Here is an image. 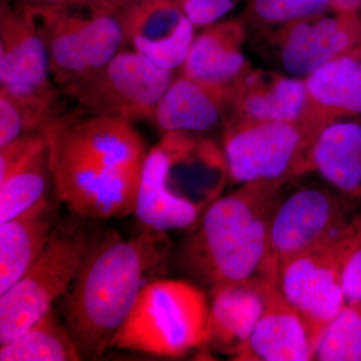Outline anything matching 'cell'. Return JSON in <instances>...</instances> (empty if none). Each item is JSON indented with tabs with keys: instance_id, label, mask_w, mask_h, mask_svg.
Wrapping results in <instances>:
<instances>
[{
	"instance_id": "cell-1",
	"label": "cell",
	"mask_w": 361,
	"mask_h": 361,
	"mask_svg": "<svg viewBox=\"0 0 361 361\" xmlns=\"http://www.w3.org/2000/svg\"><path fill=\"white\" fill-rule=\"evenodd\" d=\"M172 253L166 232L142 229L128 239L99 233L63 297L65 325L82 357L111 349L142 289L167 274Z\"/></svg>"
},
{
	"instance_id": "cell-2",
	"label": "cell",
	"mask_w": 361,
	"mask_h": 361,
	"mask_svg": "<svg viewBox=\"0 0 361 361\" xmlns=\"http://www.w3.org/2000/svg\"><path fill=\"white\" fill-rule=\"evenodd\" d=\"M285 185L246 183L216 199L186 230L176 256L180 271L210 293L252 278L268 279L271 221Z\"/></svg>"
},
{
	"instance_id": "cell-3",
	"label": "cell",
	"mask_w": 361,
	"mask_h": 361,
	"mask_svg": "<svg viewBox=\"0 0 361 361\" xmlns=\"http://www.w3.org/2000/svg\"><path fill=\"white\" fill-rule=\"evenodd\" d=\"M229 177L223 151L191 133H167L142 165L135 216L142 229L187 230L219 198L222 186L205 180Z\"/></svg>"
},
{
	"instance_id": "cell-4",
	"label": "cell",
	"mask_w": 361,
	"mask_h": 361,
	"mask_svg": "<svg viewBox=\"0 0 361 361\" xmlns=\"http://www.w3.org/2000/svg\"><path fill=\"white\" fill-rule=\"evenodd\" d=\"M210 301L199 285L159 278L142 289L111 349L180 357L205 348Z\"/></svg>"
},
{
	"instance_id": "cell-5",
	"label": "cell",
	"mask_w": 361,
	"mask_h": 361,
	"mask_svg": "<svg viewBox=\"0 0 361 361\" xmlns=\"http://www.w3.org/2000/svg\"><path fill=\"white\" fill-rule=\"evenodd\" d=\"M324 127L310 118L254 122L230 116L223 134V153L230 179L241 185L251 182L286 184L312 172L313 148Z\"/></svg>"
},
{
	"instance_id": "cell-6",
	"label": "cell",
	"mask_w": 361,
	"mask_h": 361,
	"mask_svg": "<svg viewBox=\"0 0 361 361\" xmlns=\"http://www.w3.org/2000/svg\"><path fill=\"white\" fill-rule=\"evenodd\" d=\"M99 235L84 225L58 223L39 258L0 295V345L20 336L65 295Z\"/></svg>"
},
{
	"instance_id": "cell-7",
	"label": "cell",
	"mask_w": 361,
	"mask_h": 361,
	"mask_svg": "<svg viewBox=\"0 0 361 361\" xmlns=\"http://www.w3.org/2000/svg\"><path fill=\"white\" fill-rule=\"evenodd\" d=\"M84 6H33L52 78L63 90L103 68L126 44L111 7L85 4L84 13Z\"/></svg>"
},
{
	"instance_id": "cell-8",
	"label": "cell",
	"mask_w": 361,
	"mask_h": 361,
	"mask_svg": "<svg viewBox=\"0 0 361 361\" xmlns=\"http://www.w3.org/2000/svg\"><path fill=\"white\" fill-rule=\"evenodd\" d=\"M49 168L56 199L82 219H121L135 215L142 165L109 168L47 129Z\"/></svg>"
},
{
	"instance_id": "cell-9",
	"label": "cell",
	"mask_w": 361,
	"mask_h": 361,
	"mask_svg": "<svg viewBox=\"0 0 361 361\" xmlns=\"http://www.w3.org/2000/svg\"><path fill=\"white\" fill-rule=\"evenodd\" d=\"M360 216V207L331 186H306L283 197L271 221L268 279L277 284L284 261L341 238Z\"/></svg>"
},
{
	"instance_id": "cell-10",
	"label": "cell",
	"mask_w": 361,
	"mask_h": 361,
	"mask_svg": "<svg viewBox=\"0 0 361 361\" xmlns=\"http://www.w3.org/2000/svg\"><path fill=\"white\" fill-rule=\"evenodd\" d=\"M174 78V71L160 68L135 49H123L103 68L63 90L92 115L153 123Z\"/></svg>"
},
{
	"instance_id": "cell-11",
	"label": "cell",
	"mask_w": 361,
	"mask_h": 361,
	"mask_svg": "<svg viewBox=\"0 0 361 361\" xmlns=\"http://www.w3.org/2000/svg\"><path fill=\"white\" fill-rule=\"evenodd\" d=\"M353 226L341 238L287 259L278 271V289L307 322L317 341L346 304L342 266Z\"/></svg>"
},
{
	"instance_id": "cell-12",
	"label": "cell",
	"mask_w": 361,
	"mask_h": 361,
	"mask_svg": "<svg viewBox=\"0 0 361 361\" xmlns=\"http://www.w3.org/2000/svg\"><path fill=\"white\" fill-rule=\"evenodd\" d=\"M49 54L35 7L1 1L0 89L35 103L56 106Z\"/></svg>"
},
{
	"instance_id": "cell-13",
	"label": "cell",
	"mask_w": 361,
	"mask_h": 361,
	"mask_svg": "<svg viewBox=\"0 0 361 361\" xmlns=\"http://www.w3.org/2000/svg\"><path fill=\"white\" fill-rule=\"evenodd\" d=\"M327 13L278 30V59L284 73L305 80L332 59L361 49L360 14Z\"/></svg>"
},
{
	"instance_id": "cell-14",
	"label": "cell",
	"mask_w": 361,
	"mask_h": 361,
	"mask_svg": "<svg viewBox=\"0 0 361 361\" xmlns=\"http://www.w3.org/2000/svg\"><path fill=\"white\" fill-rule=\"evenodd\" d=\"M276 287L267 278L255 277L211 292L205 348L233 360L250 338Z\"/></svg>"
},
{
	"instance_id": "cell-15",
	"label": "cell",
	"mask_w": 361,
	"mask_h": 361,
	"mask_svg": "<svg viewBox=\"0 0 361 361\" xmlns=\"http://www.w3.org/2000/svg\"><path fill=\"white\" fill-rule=\"evenodd\" d=\"M245 25L241 20L218 21L195 35L180 73L233 97L235 87L252 70L244 54Z\"/></svg>"
},
{
	"instance_id": "cell-16",
	"label": "cell",
	"mask_w": 361,
	"mask_h": 361,
	"mask_svg": "<svg viewBox=\"0 0 361 361\" xmlns=\"http://www.w3.org/2000/svg\"><path fill=\"white\" fill-rule=\"evenodd\" d=\"M49 129L73 148L109 168L144 164L149 149L132 122L111 115H92L82 120H59Z\"/></svg>"
},
{
	"instance_id": "cell-17",
	"label": "cell",
	"mask_w": 361,
	"mask_h": 361,
	"mask_svg": "<svg viewBox=\"0 0 361 361\" xmlns=\"http://www.w3.org/2000/svg\"><path fill=\"white\" fill-rule=\"evenodd\" d=\"M317 337L302 316L285 300L278 286L250 338L233 360H314Z\"/></svg>"
},
{
	"instance_id": "cell-18",
	"label": "cell",
	"mask_w": 361,
	"mask_h": 361,
	"mask_svg": "<svg viewBox=\"0 0 361 361\" xmlns=\"http://www.w3.org/2000/svg\"><path fill=\"white\" fill-rule=\"evenodd\" d=\"M231 118L254 122H294L307 118L305 80L286 73L251 70L238 82Z\"/></svg>"
},
{
	"instance_id": "cell-19",
	"label": "cell",
	"mask_w": 361,
	"mask_h": 361,
	"mask_svg": "<svg viewBox=\"0 0 361 361\" xmlns=\"http://www.w3.org/2000/svg\"><path fill=\"white\" fill-rule=\"evenodd\" d=\"M58 225V207L49 197L0 224V295L39 258Z\"/></svg>"
},
{
	"instance_id": "cell-20",
	"label": "cell",
	"mask_w": 361,
	"mask_h": 361,
	"mask_svg": "<svg viewBox=\"0 0 361 361\" xmlns=\"http://www.w3.org/2000/svg\"><path fill=\"white\" fill-rule=\"evenodd\" d=\"M307 118L322 126L361 118V49L325 63L305 78Z\"/></svg>"
},
{
	"instance_id": "cell-21",
	"label": "cell",
	"mask_w": 361,
	"mask_h": 361,
	"mask_svg": "<svg viewBox=\"0 0 361 361\" xmlns=\"http://www.w3.org/2000/svg\"><path fill=\"white\" fill-rule=\"evenodd\" d=\"M231 101L230 94L180 73L161 97L153 123L164 134L207 132L222 121Z\"/></svg>"
},
{
	"instance_id": "cell-22",
	"label": "cell",
	"mask_w": 361,
	"mask_h": 361,
	"mask_svg": "<svg viewBox=\"0 0 361 361\" xmlns=\"http://www.w3.org/2000/svg\"><path fill=\"white\" fill-rule=\"evenodd\" d=\"M313 169L361 209V118L327 123L316 139Z\"/></svg>"
},
{
	"instance_id": "cell-23",
	"label": "cell",
	"mask_w": 361,
	"mask_h": 361,
	"mask_svg": "<svg viewBox=\"0 0 361 361\" xmlns=\"http://www.w3.org/2000/svg\"><path fill=\"white\" fill-rule=\"evenodd\" d=\"M108 6L133 49L167 39L187 18L177 0H116Z\"/></svg>"
},
{
	"instance_id": "cell-24",
	"label": "cell",
	"mask_w": 361,
	"mask_h": 361,
	"mask_svg": "<svg viewBox=\"0 0 361 361\" xmlns=\"http://www.w3.org/2000/svg\"><path fill=\"white\" fill-rule=\"evenodd\" d=\"M84 360L66 325L52 310L13 341L0 345L1 361H78Z\"/></svg>"
},
{
	"instance_id": "cell-25",
	"label": "cell",
	"mask_w": 361,
	"mask_h": 361,
	"mask_svg": "<svg viewBox=\"0 0 361 361\" xmlns=\"http://www.w3.org/2000/svg\"><path fill=\"white\" fill-rule=\"evenodd\" d=\"M51 186L52 177L47 147L0 182V224L47 198Z\"/></svg>"
},
{
	"instance_id": "cell-26",
	"label": "cell",
	"mask_w": 361,
	"mask_h": 361,
	"mask_svg": "<svg viewBox=\"0 0 361 361\" xmlns=\"http://www.w3.org/2000/svg\"><path fill=\"white\" fill-rule=\"evenodd\" d=\"M314 360L361 361V300L346 303L327 324L316 344Z\"/></svg>"
},
{
	"instance_id": "cell-27",
	"label": "cell",
	"mask_w": 361,
	"mask_h": 361,
	"mask_svg": "<svg viewBox=\"0 0 361 361\" xmlns=\"http://www.w3.org/2000/svg\"><path fill=\"white\" fill-rule=\"evenodd\" d=\"M56 120L54 106L25 101L0 89V147L44 132Z\"/></svg>"
},
{
	"instance_id": "cell-28",
	"label": "cell",
	"mask_w": 361,
	"mask_h": 361,
	"mask_svg": "<svg viewBox=\"0 0 361 361\" xmlns=\"http://www.w3.org/2000/svg\"><path fill=\"white\" fill-rule=\"evenodd\" d=\"M329 11L330 0H249L247 6L250 20L260 25L280 27Z\"/></svg>"
},
{
	"instance_id": "cell-29",
	"label": "cell",
	"mask_w": 361,
	"mask_h": 361,
	"mask_svg": "<svg viewBox=\"0 0 361 361\" xmlns=\"http://www.w3.org/2000/svg\"><path fill=\"white\" fill-rule=\"evenodd\" d=\"M47 147L44 132L23 135L0 147V182L25 166Z\"/></svg>"
},
{
	"instance_id": "cell-30",
	"label": "cell",
	"mask_w": 361,
	"mask_h": 361,
	"mask_svg": "<svg viewBox=\"0 0 361 361\" xmlns=\"http://www.w3.org/2000/svg\"><path fill=\"white\" fill-rule=\"evenodd\" d=\"M342 287L346 303L361 300V216L348 236L342 266Z\"/></svg>"
},
{
	"instance_id": "cell-31",
	"label": "cell",
	"mask_w": 361,
	"mask_h": 361,
	"mask_svg": "<svg viewBox=\"0 0 361 361\" xmlns=\"http://www.w3.org/2000/svg\"><path fill=\"white\" fill-rule=\"evenodd\" d=\"M237 4L238 0H184L179 2L183 13L196 30L218 23L233 11Z\"/></svg>"
},
{
	"instance_id": "cell-32",
	"label": "cell",
	"mask_w": 361,
	"mask_h": 361,
	"mask_svg": "<svg viewBox=\"0 0 361 361\" xmlns=\"http://www.w3.org/2000/svg\"><path fill=\"white\" fill-rule=\"evenodd\" d=\"M330 8L336 13H358L361 0H330Z\"/></svg>"
},
{
	"instance_id": "cell-33",
	"label": "cell",
	"mask_w": 361,
	"mask_h": 361,
	"mask_svg": "<svg viewBox=\"0 0 361 361\" xmlns=\"http://www.w3.org/2000/svg\"><path fill=\"white\" fill-rule=\"evenodd\" d=\"M23 2L39 7L80 6V0H25Z\"/></svg>"
},
{
	"instance_id": "cell-34",
	"label": "cell",
	"mask_w": 361,
	"mask_h": 361,
	"mask_svg": "<svg viewBox=\"0 0 361 361\" xmlns=\"http://www.w3.org/2000/svg\"><path fill=\"white\" fill-rule=\"evenodd\" d=\"M115 1H116V0H97L96 4H104V6H110V4Z\"/></svg>"
},
{
	"instance_id": "cell-35",
	"label": "cell",
	"mask_w": 361,
	"mask_h": 361,
	"mask_svg": "<svg viewBox=\"0 0 361 361\" xmlns=\"http://www.w3.org/2000/svg\"><path fill=\"white\" fill-rule=\"evenodd\" d=\"M97 0H80V4H96Z\"/></svg>"
}]
</instances>
